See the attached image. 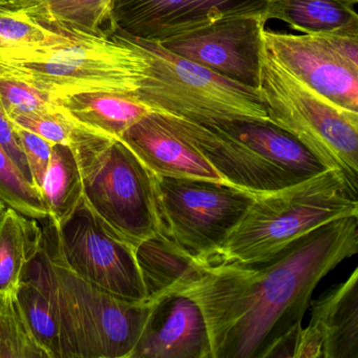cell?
<instances>
[{"instance_id":"cell-1","label":"cell","mask_w":358,"mask_h":358,"mask_svg":"<svg viewBox=\"0 0 358 358\" xmlns=\"http://www.w3.org/2000/svg\"><path fill=\"white\" fill-rule=\"evenodd\" d=\"M358 252V217L330 222L261 265L196 264L171 295L194 299L204 314L213 358H268L295 334L322 278Z\"/></svg>"},{"instance_id":"cell-2","label":"cell","mask_w":358,"mask_h":358,"mask_svg":"<svg viewBox=\"0 0 358 358\" xmlns=\"http://www.w3.org/2000/svg\"><path fill=\"white\" fill-rule=\"evenodd\" d=\"M24 278L50 299L62 358H131L158 303L102 290L66 267L43 243Z\"/></svg>"},{"instance_id":"cell-3","label":"cell","mask_w":358,"mask_h":358,"mask_svg":"<svg viewBox=\"0 0 358 358\" xmlns=\"http://www.w3.org/2000/svg\"><path fill=\"white\" fill-rule=\"evenodd\" d=\"M50 24L53 32L45 43L0 51V78L22 81L55 99L83 92L137 97L150 69L138 48L116 34L93 36Z\"/></svg>"},{"instance_id":"cell-4","label":"cell","mask_w":358,"mask_h":358,"mask_svg":"<svg viewBox=\"0 0 358 358\" xmlns=\"http://www.w3.org/2000/svg\"><path fill=\"white\" fill-rule=\"evenodd\" d=\"M348 217H358L357 190L335 169L268 194H257L230 230L213 263H267L305 234Z\"/></svg>"},{"instance_id":"cell-5","label":"cell","mask_w":358,"mask_h":358,"mask_svg":"<svg viewBox=\"0 0 358 358\" xmlns=\"http://www.w3.org/2000/svg\"><path fill=\"white\" fill-rule=\"evenodd\" d=\"M70 146L83 203L104 231L135 249L160 234L155 175L121 140L76 124Z\"/></svg>"},{"instance_id":"cell-6","label":"cell","mask_w":358,"mask_h":358,"mask_svg":"<svg viewBox=\"0 0 358 358\" xmlns=\"http://www.w3.org/2000/svg\"><path fill=\"white\" fill-rule=\"evenodd\" d=\"M148 58V77L138 99L152 112L206 127L234 120L269 122L259 90L241 85L165 49L158 41L114 32Z\"/></svg>"},{"instance_id":"cell-7","label":"cell","mask_w":358,"mask_h":358,"mask_svg":"<svg viewBox=\"0 0 358 358\" xmlns=\"http://www.w3.org/2000/svg\"><path fill=\"white\" fill-rule=\"evenodd\" d=\"M259 94L269 122L296 138L327 169L358 190V113L341 108L295 78L266 50Z\"/></svg>"},{"instance_id":"cell-8","label":"cell","mask_w":358,"mask_h":358,"mask_svg":"<svg viewBox=\"0 0 358 358\" xmlns=\"http://www.w3.org/2000/svg\"><path fill=\"white\" fill-rule=\"evenodd\" d=\"M160 234L201 266L211 265L257 194L224 182L155 175Z\"/></svg>"},{"instance_id":"cell-9","label":"cell","mask_w":358,"mask_h":358,"mask_svg":"<svg viewBox=\"0 0 358 358\" xmlns=\"http://www.w3.org/2000/svg\"><path fill=\"white\" fill-rule=\"evenodd\" d=\"M48 220L43 244L77 275L116 296L148 299L136 249L104 231L85 203L60 225Z\"/></svg>"},{"instance_id":"cell-10","label":"cell","mask_w":358,"mask_h":358,"mask_svg":"<svg viewBox=\"0 0 358 358\" xmlns=\"http://www.w3.org/2000/svg\"><path fill=\"white\" fill-rule=\"evenodd\" d=\"M270 0H113L110 35L160 41L236 17L268 22Z\"/></svg>"},{"instance_id":"cell-11","label":"cell","mask_w":358,"mask_h":358,"mask_svg":"<svg viewBox=\"0 0 358 358\" xmlns=\"http://www.w3.org/2000/svg\"><path fill=\"white\" fill-rule=\"evenodd\" d=\"M266 22L257 17L229 18L160 43L225 78L259 90Z\"/></svg>"},{"instance_id":"cell-12","label":"cell","mask_w":358,"mask_h":358,"mask_svg":"<svg viewBox=\"0 0 358 358\" xmlns=\"http://www.w3.org/2000/svg\"><path fill=\"white\" fill-rule=\"evenodd\" d=\"M156 114L165 127L198 150L230 185L262 194L303 181L217 129L171 115Z\"/></svg>"},{"instance_id":"cell-13","label":"cell","mask_w":358,"mask_h":358,"mask_svg":"<svg viewBox=\"0 0 358 358\" xmlns=\"http://www.w3.org/2000/svg\"><path fill=\"white\" fill-rule=\"evenodd\" d=\"M270 55L295 78L333 103L358 113V71L345 64L318 35L263 31Z\"/></svg>"},{"instance_id":"cell-14","label":"cell","mask_w":358,"mask_h":358,"mask_svg":"<svg viewBox=\"0 0 358 358\" xmlns=\"http://www.w3.org/2000/svg\"><path fill=\"white\" fill-rule=\"evenodd\" d=\"M131 358H213L208 328L198 303L184 295L163 297Z\"/></svg>"},{"instance_id":"cell-15","label":"cell","mask_w":358,"mask_h":358,"mask_svg":"<svg viewBox=\"0 0 358 358\" xmlns=\"http://www.w3.org/2000/svg\"><path fill=\"white\" fill-rule=\"evenodd\" d=\"M119 140L154 175L226 183L213 165L198 150L165 127L155 112L131 125Z\"/></svg>"},{"instance_id":"cell-16","label":"cell","mask_w":358,"mask_h":358,"mask_svg":"<svg viewBox=\"0 0 358 358\" xmlns=\"http://www.w3.org/2000/svg\"><path fill=\"white\" fill-rule=\"evenodd\" d=\"M313 327L322 339V358H358V268L312 303Z\"/></svg>"},{"instance_id":"cell-17","label":"cell","mask_w":358,"mask_h":358,"mask_svg":"<svg viewBox=\"0 0 358 358\" xmlns=\"http://www.w3.org/2000/svg\"><path fill=\"white\" fill-rule=\"evenodd\" d=\"M215 129L244 143L264 158L301 179H309L326 167L296 138L265 121L234 120Z\"/></svg>"},{"instance_id":"cell-18","label":"cell","mask_w":358,"mask_h":358,"mask_svg":"<svg viewBox=\"0 0 358 358\" xmlns=\"http://www.w3.org/2000/svg\"><path fill=\"white\" fill-rule=\"evenodd\" d=\"M56 101L73 122L115 139L152 112L135 96L113 92H83Z\"/></svg>"},{"instance_id":"cell-19","label":"cell","mask_w":358,"mask_h":358,"mask_svg":"<svg viewBox=\"0 0 358 358\" xmlns=\"http://www.w3.org/2000/svg\"><path fill=\"white\" fill-rule=\"evenodd\" d=\"M41 247L43 228L37 220L7 207L0 220V295L15 296Z\"/></svg>"},{"instance_id":"cell-20","label":"cell","mask_w":358,"mask_h":358,"mask_svg":"<svg viewBox=\"0 0 358 358\" xmlns=\"http://www.w3.org/2000/svg\"><path fill=\"white\" fill-rule=\"evenodd\" d=\"M269 20L306 35H358L357 13L343 0H270Z\"/></svg>"},{"instance_id":"cell-21","label":"cell","mask_w":358,"mask_h":358,"mask_svg":"<svg viewBox=\"0 0 358 358\" xmlns=\"http://www.w3.org/2000/svg\"><path fill=\"white\" fill-rule=\"evenodd\" d=\"M113 0H16L0 8L93 36L110 37Z\"/></svg>"},{"instance_id":"cell-22","label":"cell","mask_w":358,"mask_h":358,"mask_svg":"<svg viewBox=\"0 0 358 358\" xmlns=\"http://www.w3.org/2000/svg\"><path fill=\"white\" fill-rule=\"evenodd\" d=\"M41 194L49 219L58 225L66 221L83 202V176L70 145L53 146Z\"/></svg>"},{"instance_id":"cell-23","label":"cell","mask_w":358,"mask_h":358,"mask_svg":"<svg viewBox=\"0 0 358 358\" xmlns=\"http://www.w3.org/2000/svg\"><path fill=\"white\" fill-rule=\"evenodd\" d=\"M136 257L148 299L152 301L167 296L196 265L160 234L138 246Z\"/></svg>"},{"instance_id":"cell-24","label":"cell","mask_w":358,"mask_h":358,"mask_svg":"<svg viewBox=\"0 0 358 358\" xmlns=\"http://www.w3.org/2000/svg\"><path fill=\"white\" fill-rule=\"evenodd\" d=\"M15 297L33 334L50 358H62L57 320L45 292L34 282L24 278Z\"/></svg>"},{"instance_id":"cell-25","label":"cell","mask_w":358,"mask_h":358,"mask_svg":"<svg viewBox=\"0 0 358 358\" xmlns=\"http://www.w3.org/2000/svg\"><path fill=\"white\" fill-rule=\"evenodd\" d=\"M0 358H50L33 334L15 296L0 295Z\"/></svg>"},{"instance_id":"cell-26","label":"cell","mask_w":358,"mask_h":358,"mask_svg":"<svg viewBox=\"0 0 358 358\" xmlns=\"http://www.w3.org/2000/svg\"><path fill=\"white\" fill-rule=\"evenodd\" d=\"M0 201L28 217L45 221L49 211L43 194L31 185L0 146Z\"/></svg>"},{"instance_id":"cell-27","label":"cell","mask_w":358,"mask_h":358,"mask_svg":"<svg viewBox=\"0 0 358 358\" xmlns=\"http://www.w3.org/2000/svg\"><path fill=\"white\" fill-rule=\"evenodd\" d=\"M0 103L9 118L64 113L55 98L22 81L0 78Z\"/></svg>"},{"instance_id":"cell-28","label":"cell","mask_w":358,"mask_h":358,"mask_svg":"<svg viewBox=\"0 0 358 358\" xmlns=\"http://www.w3.org/2000/svg\"><path fill=\"white\" fill-rule=\"evenodd\" d=\"M53 26L0 8V51L34 47L48 41Z\"/></svg>"},{"instance_id":"cell-29","label":"cell","mask_w":358,"mask_h":358,"mask_svg":"<svg viewBox=\"0 0 358 358\" xmlns=\"http://www.w3.org/2000/svg\"><path fill=\"white\" fill-rule=\"evenodd\" d=\"M14 124L49 141L50 143L70 145L76 123L64 113L56 114L28 115L12 119Z\"/></svg>"},{"instance_id":"cell-30","label":"cell","mask_w":358,"mask_h":358,"mask_svg":"<svg viewBox=\"0 0 358 358\" xmlns=\"http://www.w3.org/2000/svg\"><path fill=\"white\" fill-rule=\"evenodd\" d=\"M15 127L16 133L20 138V145L24 150L27 162L34 180L35 186L41 192L54 144L16 124Z\"/></svg>"},{"instance_id":"cell-31","label":"cell","mask_w":358,"mask_h":358,"mask_svg":"<svg viewBox=\"0 0 358 358\" xmlns=\"http://www.w3.org/2000/svg\"><path fill=\"white\" fill-rule=\"evenodd\" d=\"M0 146L5 150L22 176L26 178L27 181L31 185L35 186L30 167L27 162L26 156L20 145V138L16 133L15 124L9 118L1 103H0Z\"/></svg>"},{"instance_id":"cell-32","label":"cell","mask_w":358,"mask_h":358,"mask_svg":"<svg viewBox=\"0 0 358 358\" xmlns=\"http://www.w3.org/2000/svg\"><path fill=\"white\" fill-rule=\"evenodd\" d=\"M345 64L358 71V35H318Z\"/></svg>"},{"instance_id":"cell-33","label":"cell","mask_w":358,"mask_h":358,"mask_svg":"<svg viewBox=\"0 0 358 358\" xmlns=\"http://www.w3.org/2000/svg\"><path fill=\"white\" fill-rule=\"evenodd\" d=\"M293 358H322V336L310 324L299 330Z\"/></svg>"},{"instance_id":"cell-34","label":"cell","mask_w":358,"mask_h":358,"mask_svg":"<svg viewBox=\"0 0 358 358\" xmlns=\"http://www.w3.org/2000/svg\"><path fill=\"white\" fill-rule=\"evenodd\" d=\"M6 209H7V205L3 202V201H0V220L3 217V213H5Z\"/></svg>"},{"instance_id":"cell-35","label":"cell","mask_w":358,"mask_h":358,"mask_svg":"<svg viewBox=\"0 0 358 358\" xmlns=\"http://www.w3.org/2000/svg\"><path fill=\"white\" fill-rule=\"evenodd\" d=\"M343 3H348V5L353 6L355 7L357 5L358 0H343Z\"/></svg>"},{"instance_id":"cell-36","label":"cell","mask_w":358,"mask_h":358,"mask_svg":"<svg viewBox=\"0 0 358 358\" xmlns=\"http://www.w3.org/2000/svg\"><path fill=\"white\" fill-rule=\"evenodd\" d=\"M14 1H16V0H0V7L8 5V3H14Z\"/></svg>"}]
</instances>
